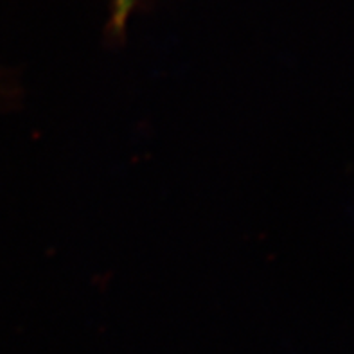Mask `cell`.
Returning <instances> with one entry per match:
<instances>
[{
	"mask_svg": "<svg viewBox=\"0 0 354 354\" xmlns=\"http://www.w3.org/2000/svg\"><path fill=\"white\" fill-rule=\"evenodd\" d=\"M137 0H113L112 2V17H110V31L115 38L124 35L126 24L133 13Z\"/></svg>",
	"mask_w": 354,
	"mask_h": 354,
	"instance_id": "obj_1",
	"label": "cell"
}]
</instances>
